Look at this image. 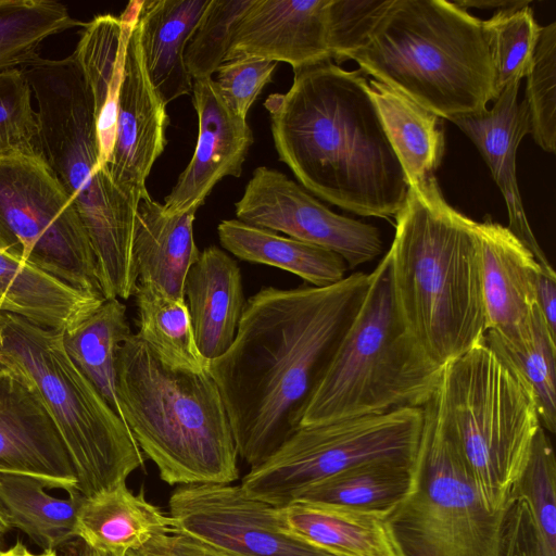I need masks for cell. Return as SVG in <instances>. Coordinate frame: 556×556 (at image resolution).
<instances>
[{"instance_id":"obj_1","label":"cell","mask_w":556,"mask_h":556,"mask_svg":"<svg viewBox=\"0 0 556 556\" xmlns=\"http://www.w3.org/2000/svg\"><path fill=\"white\" fill-rule=\"evenodd\" d=\"M369 274L324 288L262 287L251 295L230 348L208 362L239 457L269 458L301 426L303 410L355 314Z\"/></svg>"},{"instance_id":"obj_2","label":"cell","mask_w":556,"mask_h":556,"mask_svg":"<svg viewBox=\"0 0 556 556\" xmlns=\"http://www.w3.org/2000/svg\"><path fill=\"white\" fill-rule=\"evenodd\" d=\"M264 108L278 157L305 190L359 216L401 211L408 184L361 70L326 61L294 71Z\"/></svg>"},{"instance_id":"obj_3","label":"cell","mask_w":556,"mask_h":556,"mask_svg":"<svg viewBox=\"0 0 556 556\" xmlns=\"http://www.w3.org/2000/svg\"><path fill=\"white\" fill-rule=\"evenodd\" d=\"M387 252L402 318L439 366L483 340L486 318L471 218L444 199L437 178L408 188Z\"/></svg>"},{"instance_id":"obj_4","label":"cell","mask_w":556,"mask_h":556,"mask_svg":"<svg viewBox=\"0 0 556 556\" xmlns=\"http://www.w3.org/2000/svg\"><path fill=\"white\" fill-rule=\"evenodd\" d=\"M37 103V155L76 206L94 253L105 300H128L137 282L132 239L137 203L100 165L93 101L73 54L40 55L20 67Z\"/></svg>"},{"instance_id":"obj_5","label":"cell","mask_w":556,"mask_h":556,"mask_svg":"<svg viewBox=\"0 0 556 556\" xmlns=\"http://www.w3.org/2000/svg\"><path fill=\"white\" fill-rule=\"evenodd\" d=\"M439 117L480 114L495 99L483 21L445 0H386L344 60Z\"/></svg>"},{"instance_id":"obj_6","label":"cell","mask_w":556,"mask_h":556,"mask_svg":"<svg viewBox=\"0 0 556 556\" xmlns=\"http://www.w3.org/2000/svg\"><path fill=\"white\" fill-rule=\"evenodd\" d=\"M116 391L125 424L164 482L230 484L238 479L230 421L207 370L173 369L131 333L117 350Z\"/></svg>"},{"instance_id":"obj_7","label":"cell","mask_w":556,"mask_h":556,"mask_svg":"<svg viewBox=\"0 0 556 556\" xmlns=\"http://www.w3.org/2000/svg\"><path fill=\"white\" fill-rule=\"evenodd\" d=\"M442 367L419 346L399 311L388 253L303 410L301 426L424 407Z\"/></svg>"},{"instance_id":"obj_8","label":"cell","mask_w":556,"mask_h":556,"mask_svg":"<svg viewBox=\"0 0 556 556\" xmlns=\"http://www.w3.org/2000/svg\"><path fill=\"white\" fill-rule=\"evenodd\" d=\"M433 399L482 504L505 510L541 428L531 387L482 340L442 367Z\"/></svg>"},{"instance_id":"obj_9","label":"cell","mask_w":556,"mask_h":556,"mask_svg":"<svg viewBox=\"0 0 556 556\" xmlns=\"http://www.w3.org/2000/svg\"><path fill=\"white\" fill-rule=\"evenodd\" d=\"M63 333L0 312V369L40 399L70 453L77 491L90 497L126 483L144 460L127 425L67 354Z\"/></svg>"},{"instance_id":"obj_10","label":"cell","mask_w":556,"mask_h":556,"mask_svg":"<svg viewBox=\"0 0 556 556\" xmlns=\"http://www.w3.org/2000/svg\"><path fill=\"white\" fill-rule=\"evenodd\" d=\"M409 494L388 514L404 556H497L504 511L482 504L471 476L438 415L424 407Z\"/></svg>"},{"instance_id":"obj_11","label":"cell","mask_w":556,"mask_h":556,"mask_svg":"<svg viewBox=\"0 0 556 556\" xmlns=\"http://www.w3.org/2000/svg\"><path fill=\"white\" fill-rule=\"evenodd\" d=\"M422 422V407H403L302 425L269 458L251 467L241 488L256 500L285 507L313 484L354 465L375 459L413 462Z\"/></svg>"},{"instance_id":"obj_12","label":"cell","mask_w":556,"mask_h":556,"mask_svg":"<svg viewBox=\"0 0 556 556\" xmlns=\"http://www.w3.org/2000/svg\"><path fill=\"white\" fill-rule=\"evenodd\" d=\"M0 249L85 294L105 300L84 223L38 155L0 159Z\"/></svg>"},{"instance_id":"obj_13","label":"cell","mask_w":556,"mask_h":556,"mask_svg":"<svg viewBox=\"0 0 556 556\" xmlns=\"http://www.w3.org/2000/svg\"><path fill=\"white\" fill-rule=\"evenodd\" d=\"M175 526L230 556H336L289 533L280 507L241 485L188 484L168 502Z\"/></svg>"},{"instance_id":"obj_14","label":"cell","mask_w":556,"mask_h":556,"mask_svg":"<svg viewBox=\"0 0 556 556\" xmlns=\"http://www.w3.org/2000/svg\"><path fill=\"white\" fill-rule=\"evenodd\" d=\"M235 213L245 224L329 250L349 268L372 261L383 250L378 228L332 212L300 184L267 166L253 170Z\"/></svg>"},{"instance_id":"obj_15","label":"cell","mask_w":556,"mask_h":556,"mask_svg":"<svg viewBox=\"0 0 556 556\" xmlns=\"http://www.w3.org/2000/svg\"><path fill=\"white\" fill-rule=\"evenodd\" d=\"M168 125L166 105L146 70L136 22L126 47L113 151L104 169L137 204L149 193L146 181L166 147Z\"/></svg>"},{"instance_id":"obj_16","label":"cell","mask_w":556,"mask_h":556,"mask_svg":"<svg viewBox=\"0 0 556 556\" xmlns=\"http://www.w3.org/2000/svg\"><path fill=\"white\" fill-rule=\"evenodd\" d=\"M192 100L198 139L189 164L164 199L169 214L198 211L223 178L240 177L254 142L247 119L227 106L213 78L193 81Z\"/></svg>"},{"instance_id":"obj_17","label":"cell","mask_w":556,"mask_h":556,"mask_svg":"<svg viewBox=\"0 0 556 556\" xmlns=\"http://www.w3.org/2000/svg\"><path fill=\"white\" fill-rule=\"evenodd\" d=\"M330 2L253 0L235 25L226 61L256 56L288 63L293 72L330 61Z\"/></svg>"},{"instance_id":"obj_18","label":"cell","mask_w":556,"mask_h":556,"mask_svg":"<svg viewBox=\"0 0 556 556\" xmlns=\"http://www.w3.org/2000/svg\"><path fill=\"white\" fill-rule=\"evenodd\" d=\"M0 472L23 473L68 494L77 491L76 471L63 439L36 393L0 369Z\"/></svg>"},{"instance_id":"obj_19","label":"cell","mask_w":556,"mask_h":556,"mask_svg":"<svg viewBox=\"0 0 556 556\" xmlns=\"http://www.w3.org/2000/svg\"><path fill=\"white\" fill-rule=\"evenodd\" d=\"M482 277L486 330L509 339L527 336L535 302V287L543 268L528 248L489 216L471 220Z\"/></svg>"},{"instance_id":"obj_20","label":"cell","mask_w":556,"mask_h":556,"mask_svg":"<svg viewBox=\"0 0 556 556\" xmlns=\"http://www.w3.org/2000/svg\"><path fill=\"white\" fill-rule=\"evenodd\" d=\"M520 81L515 79L504 87L490 110L451 122L475 143L489 166L506 203L508 229L543 268H552L530 227L517 184L516 152L522 138L530 134L526 103L518 102Z\"/></svg>"},{"instance_id":"obj_21","label":"cell","mask_w":556,"mask_h":556,"mask_svg":"<svg viewBox=\"0 0 556 556\" xmlns=\"http://www.w3.org/2000/svg\"><path fill=\"white\" fill-rule=\"evenodd\" d=\"M184 295L199 352L207 362L222 356L247 302L238 263L217 245L207 247L187 273Z\"/></svg>"},{"instance_id":"obj_22","label":"cell","mask_w":556,"mask_h":556,"mask_svg":"<svg viewBox=\"0 0 556 556\" xmlns=\"http://www.w3.org/2000/svg\"><path fill=\"white\" fill-rule=\"evenodd\" d=\"M141 4L130 1L119 16L100 14L85 23L72 53L93 101L102 168L113 151L126 47Z\"/></svg>"},{"instance_id":"obj_23","label":"cell","mask_w":556,"mask_h":556,"mask_svg":"<svg viewBox=\"0 0 556 556\" xmlns=\"http://www.w3.org/2000/svg\"><path fill=\"white\" fill-rule=\"evenodd\" d=\"M195 213L169 214L149 193L139 200L132 239L139 283L185 299L187 273L201 252L193 238Z\"/></svg>"},{"instance_id":"obj_24","label":"cell","mask_w":556,"mask_h":556,"mask_svg":"<svg viewBox=\"0 0 556 556\" xmlns=\"http://www.w3.org/2000/svg\"><path fill=\"white\" fill-rule=\"evenodd\" d=\"M210 1H142L139 45L150 81L165 105L192 92L185 51Z\"/></svg>"},{"instance_id":"obj_25","label":"cell","mask_w":556,"mask_h":556,"mask_svg":"<svg viewBox=\"0 0 556 556\" xmlns=\"http://www.w3.org/2000/svg\"><path fill=\"white\" fill-rule=\"evenodd\" d=\"M280 515L289 533L336 556H404L386 513L294 502Z\"/></svg>"},{"instance_id":"obj_26","label":"cell","mask_w":556,"mask_h":556,"mask_svg":"<svg viewBox=\"0 0 556 556\" xmlns=\"http://www.w3.org/2000/svg\"><path fill=\"white\" fill-rule=\"evenodd\" d=\"M104 301L0 250V312L21 316L41 327L66 331Z\"/></svg>"},{"instance_id":"obj_27","label":"cell","mask_w":556,"mask_h":556,"mask_svg":"<svg viewBox=\"0 0 556 556\" xmlns=\"http://www.w3.org/2000/svg\"><path fill=\"white\" fill-rule=\"evenodd\" d=\"M173 526L172 517L150 503L142 491L135 494L122 483L84 497L76 535L97 551L126 556Z\"/></svg>"},{"instance_id":"obj_28","label":"cell","mask_w":556,"mask_h":556,"mask_svg":"<svg viewBox=\"0 0 556 556\" xmlns=\"http://www.w3.org/2000/svg\"><path fill=\"white\" fill-rule=\"evenodd\" d=\"M217 233L222 247L239 260L283 269L313 287H329L348 276L338 254L237 218L222 220Z\"/></svg>"},{"instance_id":"obj_29","label":"cell","mask_w":556,"mask_h":556,"mask_svg":"<svg viewBox=\"0 0 556 556\" xmlns=\"http://www.w3.org/2000/svg\"><path fill=\"white\" fill-rule=\"evenodd\" d=\"M368 91L408 188L424 187L435 177L444 154V131L439 116L375 79L368 81Z\"/></svg>"},{"instance_id":"obj_30","label":"cell","mask_w":556,"mask_h":556,"mask_svg":"<svg viewBox=\"0 0 556 556\" xmlns=\"http://www.w3.org/2000/svg\"><path fill=\"white\" fill-rule=\"evenodd\" d=\"M40 478L0 472V510L10 528L26 533L43 551H56L77 538V515L84 496L58 498Z\"/></svg>"},{"instance_id":"obj_31","label":"cell","mask_w":556,"mask_h":556,"mask_svg":"<svg viewBox=\"0 0 556 556\" xmlns=\"http://www.w3.org/2000/svg\"><path fill=\"white\" fill-rule=\"evenodd\" d=\"M413 484V462L375 459L318 481L294 502L341 505L389 514L409 494Z\"/></svg>"},{"instance_id":"obj_32","label":"cell","mask_w":556,"mask_h":556,"mask_svg":"<svg viewBox=\"0 0 556 556\" xmlns=\"http://www.w3.org/2000/svg\"><path fill=\"white\" fill-rule=\"evenodd\" d=\"M131 333L126 305L119 299L105 300L63 333L65 350L74 364L123 421L116 391V355Z\"/></svg>"},{"instance_id":"obj_33","label":"cell","mask_w":556,"mask_h":556,"mask_svg":"<svg viewBox=\"0 0 556 556\" xmlns=\"http://www.w3.org/2000/svg\"><path fill=\"white\" fill-rule=\"evenodd\" d=\"M137 336L166 366L200 372L208 362L195 344L185 299H175L137 282L135 292Z\"/></svg>"},{"instance_id":"obj_34","label":"cell","mask_w":556,"mask_h":556,"mask_svg":"<svg viewBox=\"0 0 556 556\" xmlns=\"http://www.w3.org/2000/svg\"><path fill=\"white\" fill-rule=\"evenodd\" d=\"M483 341L526 379L536 401L541 427L555 433L556 336L549 331L538 306L531 312L529 330L525 338L509 339L493 330H486Z\"/></svg>"},{"instance_id":"obj_35","label":"cell","mask_w":556,"mask_h":556,"mask_svg":"<svg viewBox=\"0 0 556 556\" xmlns=\"http://www.w3.org/2000/svg\"><path fill=\"white\" fill-rule=\"evenodd\" d=\"M84 25L58 1L0 0V72L20 68L47 38Z\"/></svg>"},{"instance_id":"obj_36","label":"cell","mask_w":556,"mask_h":556,"mask_svg":"<svg viewBox=\"0 0 556 556\" xmlns=\"http://www.w3.org/2000/svg\"><path fill=\"white\" fill-rule=\"evenodd\" d=\"M483 25L493 61L496 98L509 83L526 77L541 26L529 1L498 10Z\"/></svg>"},{"instance_id":"obj_37","label":"cell","mask_w":556,"mask_h":556,"mask_svg":"<svg viewBox=\"0 0 556 556\" xmlns=\"http://www.w3.org/2000/svg\"><path fill=\"white\" fill-rule=\"evenodd\" d=\"M525 100L530 134L545 152L556 150V23L541 26L530 68Z\"/></svg>"},{"instance_id":"obj_38","label":"cell","mask_w":556,"mask_h":556,"mask_svg":"<svg viewBox=\"0 0 556 556\" xmlns=\"http://www.w3.org/2000/svg\"><path fill=\"white\" fill-rule=\"evenodd\" d=\"M522 497L532 515L545 556H556V460L552 441L541 427L515 496Z\"/></svg>"},{"instance_id":"obj_39","label":"cell","mask_w":556,"mask_h":556,"mask_svg":"<svg viewBox=\"0 0 556 556\" xmlns=\"http://www.w3.org/2000/svg\"><path fill=\"white\" fill-rule=\"evenodd\" d=\"M252 1H210L185 51V62L191 78L211 79L226 61L235 25Z\"/></svg>"},{"instance_id":"obj_40","label":"cell","mask_w":556,"mask_h":556,"mask_svg":"<svg viewBox=\"0 0 556 556\" xmlns=\"http://www.w3.org/2000/svg\"><path fill=\"white\" fill-rule=\"evenodd\" d=\"M21 68L0 72V159L37 155L38 114Z\"/></svg>"},{"instance_id":"obj_41","label":"cell","mask_w":556,"mask_h":556,"mask_svg":"<svg viewBox=\"0 0 556 556\" xmlns=\"http://www.w3.org/2000/svg\"><path fill=\"white\" fill-rule=\"evenodd\" d=\"M277 64L256 56H239L224 62L214 81L227 106L247 119L250 108L265 86L273 81Z\"/></svg>"},{"instance_id":"obj_42","label":"cell","mask_w":556,"mask_h":556,"mask_svg":"<svg viewBox=\"0 0 556 556\" xmlns=\"http://www.w3.org/2000/svg\"><path fill=\"white\" fill-rule=\"evenodd\" d=\"M386 0H331L329 7V45L331 59L344 61L365 36Z\"/></svg>"},{"instance_id":"obj_43","label":"cell","mask_w":556,"mask_h":556,"mask_svg":"<svg viewBox=\"0 0 556 556\" xmlns=\"http://www.w3.org/2000/svg\"><path fill=\"white\" fill-rule=\"evenodd\" d=\"M497 556H545L530 509L518 495L504 511Z\"/></svg>"},{"instance_id":"obj_44","label":"cell","mask_w":556,"mask_h":556,"mask_svg":"<svg viewBox=\"0 0 556 556\" xmlns=\"http://www.w3.org/2000/svg\"><path fill=\"white\" fill-rule=\"evenodd\" d=\"M126 556H230L177 528L156 534L147 544Z\"/></svg>"},{"instance_id":"obj_45","label":"cell","mask_w":556,"mask_h":556,"mask_svg":"<svg viewBox=\"0 0 556 556\" xmlns=\"http://www.w3.org/2000/svg\"><path fill=\"white\" fill-rule=\"evenodd\" d=\"M535 302L549 331L556 336V274L553 268L539 273Z\"/></svg>"},{"instance_id":"obj_46","label":"cell","mask_w":556,"mask_h":556,"mask_svg":"<svg viewBox=\"0 0 556 556\" xmlns=\"http://www.w3.org/2000/svg\"><path fill=\"white\" fill-rule=\"evenodd\" d=\"M61 549V556H116L97 551L78 538L65 544Z\"/></svg>"},{"instance_id":"obj_47","label":"cell","mask_w":556,"mask_h":556,"mask_svg":"<svg viewBox=\"0 0 556 556\" xmlns=\"http://www.w3.org/2000/svg\"><path fill=\"white\" fill-rule=\"evenodd\" d=\"M525 1H454L460 8L468 9L476 7L479 9H508L521 4Z\"/></svg>"},{"instance_id":"obj_48","label":"cell","mask_w":556,"mask_h":556,"mask_svg":"<svg viewBox=\"0 0 556 556\" xmlns=\"http://www.w3.org/2000/svg\"><path fill=\"white\" fill-rule=\"evenodd\" d=\"M0 556H60L56 551H43L40 554L31 553L22 542L17 541L8 549L0 551Z\"/></svg>"},{"instance_id":"obj_49","label":"cell","mask_w":556,"mask_h":556,"mask_svg":"<svg viewBox=\"0 0 556 556\" xmlns=\"http://www.w3.org/2000/svg\"><path fill=\"white\" fill-rule=\"evenodd\" d=\"M10 530H11V528L8 525L3 514L0 510V551H2V546L4 543V536Z\"/></svg>"},{"instance_id":"obj_50","label":"cell","mask_w":556,"mask_h":556,"mask_svg":"<svg viewBox=\"0 0 556 556\" xmlns=\"http://www.w3.org/2000/svg\"><path fill=\"white\" fill-rule=\"evenodd\" d=\"M1 250V249H0Z\"/></svg>"}]
</instances>
